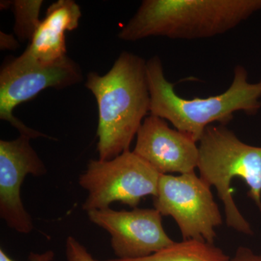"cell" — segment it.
<instances>
[{
    "label": "cell",
    "mask_w": 261,
    "mask_h": 261,
    "mask_svg": "<svg viewBox=\"0 0 261 261\" xmlns=\"http://www.w3.org/2000/svg\"><path fill=\"white\" fill-rule=\"evenodd\" d=\"M87 79L86 87L94 94L99 111V160L109 161L130 150L150 112L147 61L123 51L107 73L91 72Z\"/></svg>",
    "instance_id": "1"
},
{
    "label": "cell",
    "mask_w": 261,
    "mask_h": 261,
    "mask_svg": "<svg viewBox=\"0 0 261 261\" xmlns=\"http://www.w3.org/2000/svg\"><path fill=\"white\" fill-rule=\"evenodd\" d=\"M260 10L261 0H145L118 37L126 42L207 39L232 30Z\"/></svg>",
    "instance_id": "2"
},
{
    "label": "cell",
    "mask_w": 261,
    "mask_h": 261,
    "mask_svg": "<svg viewBox=\"0 0 261 261\" xmlns=\"http://www.w3.org/2000/svg\"><path fill=\"white\" fill-rule=\"evenodd\" d=\"M150 94L149 114L168 121L176 129L196 142L212 123L226 126L240 111L254 115L261 108V80L248 82V73L242 65L235 67L231 86L224 93L207 98L187 99L176 93L174 84L166 80L159 56L147 61Z\"/></svg>",
    "instance_id": "3"
},
{
    "label": "cell",
    "mask_w": 261,
    "mask_h": 261,
    "mask_svg": "<svg viewBox=\"0 0 261 261\" xmlns=\"http://www.w3.org/2000/svg\"><path fill=\"white\" fill-rule=\"evenodd\" d=\"M197 168L200 178L216 187L224 205L226 224L240 232L252 234L250 224L238 210L231 184L239 177L248 185L247 195L261 212V147L242 142L224 125H211L199 141Z\"/></svg>",
    "instance_id": "4"
},
{
    "label": "cell",
    "mask_w": 261,
    "mask_h": 261,
    "mask_svg": "<svg viewBox=\"0 0 261 261\" xmlns=\"http://www.w3.org/2000/svg\"><path fill=\"white\" fill-rule=\"evenodd\" d=\"M161 173L133 151L109 161L91 160L79 183L88 196L82 205L87 213L120 202L135 208L146 196L157 195Z\"/></svg>",
    "instance_id": "5"
},
{
    "label": "cell",
    "mask_w": 261,
    "mask_h": 261,
    "mask_svg": "<svg viewBox=\"0 0 261 261\" xmlns=\"http://www.w3.org/2000/svg\"><path fill=\"white\" fill-rule=\"evenodd\" d=\"M83 74L80 65L69 57L56 63H43L24 51L10 60L0 71V118L9 122L31 139L50 138L32 129L13 115L17 106L48 88L63 89L80 83Z\"/></svg>",
    "instance_id": "6"
},
{
    "label": "cell",
    "mask_w": 261,
    "mask_h": 261,
    "mask_svg": "<svg viewBox=\"0 0 261 261\" xmlns=\"http://www.w3.org/2000/svg\"><path fill=\"white\" fill-rule=\"evenodd\" d=\"M153 205L162 216H172L184 240L194 239L214 244L215 228L222 224V216L211 187L195 172L161 174Z\"/></svg>",
    "instance_id": "7"
},
{
    "label": "cell",
    "mask_w": 261,
    "mask_h": 261,
    "mask_svg": "<svg viewBox=\"0 0 261 261\" xmlns=\"http://www.w3.org/2000/svg\"><path fill=\"white\" fill-rule=\"evenodd\" d=\"M87 214L92 223L111 234V247L118 258L147 257L174 243L165 231L162 215L155 208L114 211L108 207Z\"/></svg>",
    "instance_id": "8"
},
{
    "label": "cell",
    "mask_w": 261,
    "mask_h": 261,
    "mask_svg": "<svg viewBox=\"0 0 261 261\" xmlns=\"http://www.w3.org/2000/svg\"><path fill=\"white\" fill-rule=\"evenodd\" d=\"M25 135L0 141V216L12 229L21 233L34 229L32 216L22 202L20 191L27 175L42 176L47 168Z\"/></svg>",
    "instance_id": "9"
},
{
    "label": "cell",
    "mask_w": 261,
    "mask_h": 261,
    "mask_svg": "<svg viewBox=\"0 0 261 261\" xmlns=\"http://www.w3.org/2000/svg\"><path fill=\"white\" fill-rule=\"evenodd\" d=\"M193 139L172 129L166 120L149 114L137 135L133 152L161 174L195 172L199 148Z\"/></svg>",
    "instance_id": "10"
},
{
    "label": "cell",
    "mask_w": 261,
    "mask_h": 261,
    "mask_svg": "<svg viewBox=\"0 0 261 261\" xmlns=\"http://www.w3.org/2000/svg\"><path fill=\"white\" fill-rule=\"evenodd\" d=\"M82 17L73 0H59L48 8L25 51L43 63H56L67 56L65 32L78 28Z\"/></svg>",
    "instance_id": "11"
},
{
    "label": "cell",
    "mask_w": 261,
    "mask_h": 261,
    "mask_svg": "<svg viewBox=\"0 0 261 261\" xmlns=\"http://www.w3.org/2000/svg\"><path fill=\"white\" fill-rule=\"evenodd\" d=\"M219 247L203 240H183L145 257L137 259H108L98 261H230Z\"/></svg>",
    "instance_id": "12"
},
{
    "label": "cell",
    "mask_w": 261,
    "mask_h": 261,
    "mask_svg": "<svg viewBox=\"0 0 261 261\" xmlns=\"http://www.w3.org/2000/svg\"><path fill=\"white\" fill-rule=\"evenodd\" d=\"M42 0H15L10 2L14 13V33L21 42L32 40L34 33L40 24L39 13Z\"/></svg>",
    "instance_id": "13"
},
{
    "label": "cell",
    "mask_w": 261,
    "mask_h": 261,
    "mask_svg": "<svg viewBox=\"0 0 261 261\" xmlns=\"http://www.w3.org/2000/svg\"><path fill=\"white\" fill-rule=\"evenodd\" d=\"M65 255L68 261H98L87 251L84 245L71 236L67 238Z\"/></svg>",
    "instance_id": "14"
},
{
    "label": "cell",
    "mask_w": 261,
    "mask_h": 261,
    "mask_svg": "<svg viewBox=\"0 0 261 261\" xmlns=\"http://www.w3.org/2000/svg\"><path fill=\"white\" fill-rule=\"evenodd\" d=\"M55 252L53 250H47V251L37 253V252H31L29 254V261H53L54 260ZM0 261H14L10 258L3 248L0 249Z\"/></svg>",
    "instance_id": "15"
},
{
    "label": "cell",
    "mask_w": 261,
    "mask_h": 261,
    "mask_svg": "<svg viewBox=\"0 0 261 261\" xmlns=\"http://www.w3.org/2000/svg\"><path fill=\"white\" fill-rule=\"evenodd\" d=\"M230 261H261V255H257L247 248L240 247Z\"/></svg>",
    "instance_id": "16"
},
{
    "label": "cell",
    "mask_w": 261,
    "mask_h": 261,
    "mask_svg": "<svg viewBox=\"0 0 261 261\" xmlns=\"http://www.w3.org/2000/svg\"><path fill=\"white\" fill-rule=\"evenodd\" d=\"M1 38H0V46L2 50H15L18 47V41L11 34H7L5 33L1 32Z\"/></svg>",
    "instance_id": "17"
}]
</instances>
